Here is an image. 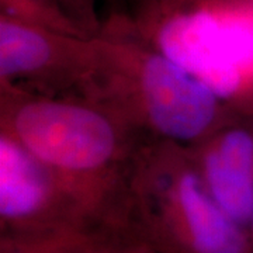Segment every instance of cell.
<instances>
[{"label": "cell", "instance_id": "10", "mask_svg": "<svg viewBox=\"0 0 253 253\" xmlns=\"http://www.w3.org/2000/svg\"><path fill=\"white\" fill-rule=\"evenodd\" d=\"M251 224H252V229H253V215H252V221H251Z\"/></svg>", "mask_w": 253, "mask_h": 253}, {"label": "cell", "instance_id": "1", "mask_svg": "<svg viewBox=\"0 0 253 253\" xmlns=\"http://www.w3.org/2000/svg\"><path fill=\"white\" fill-rule=\"evenodd\" d=\"M3 99L1 131L55 173L93 215L101 217L129 156L128 123L96 101L14 91H6Z\"/></svg>", "mask_w": 253, "mask_h": 253}, {"label": "cell", "instance_id": "4", "mask_svg": "<svg viewBox=\"0 0 253 253\" xmlns=\"http://www.w3.org/2000/svg\"><path fill=\"white\" fill-rule=\"evenodd\" d=\"M99 61V40L71 36L1 13L0 78L17 81L72 79L90 82Z\"/></svg>", "mask_w": 253, "mask_h": 253}, {"label": "cell", "instance_id": "2", "mask_svg": "<svg viewBox=\"0 0 253 253\" xmlns=\"http://www.w3.org/2000/svg\"><path fill=\"white\" fill-rule=\"evenodd\" d=\"M163 142L128 179V211L159 253H246L244 226L211 197L196 161Z\"/></svg>", "mask_w": 253, "mask_h": 253}, {"label": "cell", "instance_id": "9", "mask_svg": "<svg viewBox=\"0 0 253 253\" xmlns=\"http://www.w3.org/2000/svg\"><path fill=\"white\" fill-rule=\"evenodd\" d=\"M75 253H148L144 249H116V248H109L107 245H103L100 241H94L91 244L84 245L79 251Z\"/></svg>", "mask_w": 253, "mask_h": 253}, {"label": "cell", "instance_id": "3", "mask_svg": "<svg viewBox=\"0 0 253 253\" xmlns=\"http://www.w3.org/2000/svg\"><path fill=\"white\" fill-rule=\"evenodd\" d=\"M101 81L113 99L109 109L128 123L148 124L161 141L184 148L201 144L221 126V101L204 83L159 51L120 46L100 40Z\"/></svg>", "mask_w": 253, "mask_h": 253}, {"label": "cell", "instance_id": "8", "mask_svg": "<svg viewBox=\"0 0 253 253\" xmlns=\"http://www.w3.org/2000/svg\"><path fill=\"white\" fill-rule=\"evenodd\" d=\"M62 11L83 34L89 37L96 28V0H55Z\"/></svg>", "mask_w": 253, "mask_h": 253}, {"label": "cell", "instance_id": "7", "mask_svg": "<svg viewBox=\"0 0 253 253\" xmlns=\"http://www.w3.org/2000/svg\"><path fill=\"white\" fill-rule=\"evenodd\" d=\"M1 10L3 14L36 26L71 36L87 37L73 24L55 0H1Z\"/></svg>", "mask_w": 253, "mask_h": 253}, {"label": "cell", "instance_id": "5", "mask_svg": "<svg viewBox=\"0 0 253 253\" xmlns=\"http://www.w3.org/2000/svg\"><path fill=\"white\" fill-rule=\"evenodd\" d=\"M158 51L204 83L221 100L235 96L242 71L231 52L228 17L191 10L168 17L158 30Z\"/></svg>", "mask_w": 253, "mask_h": 253}, {"label": "cell", "instance_id": "6", "mask_svg": "<svg viewBox=\"0 0 253 253\" xmlns=\"http://www.w3.org/2000/svg\"><path fill=\"white\" fill-rule=\"evenodd\" d=\"M196 161L208 193L239 225L253 215V135L241 126H221L204 139Z\"/></svg>", "mask_w": 253, "mask_h": 253}]
</instances>
